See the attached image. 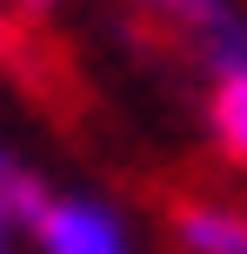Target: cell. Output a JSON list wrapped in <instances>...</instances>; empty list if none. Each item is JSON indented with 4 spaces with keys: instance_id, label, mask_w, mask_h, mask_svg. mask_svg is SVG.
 <instances>
[{
    "instance_id": "cell-1",
    "label": "cell",
    "mask_w": 247,
    "mask_h": 254,
    "mask_svg": "<svg viewBox=\"0 0 247 254\" xmlns=\"http://www.w3.org/2000/svg\"><path fill=\"white\" fill-rule=\"evenodd\" d=\"M167 40H181L194 61L214 67V80L247 74V13L234 0H134Z\"/></svg>"
},
{
    "instance_id": "cell-2",
    "label": "cell",
    "mask_w": 247,
    "mask_h": 254,
    "mask_svg": "<svg viewBox=\"0 0 247 254\" xmlns=\"http://www.w3.org/2000/svg\"><path fill=\"white\" fill-rule=\"evenodd\" d=\"M34 241H40V254H134L120 214L107 201H87V194H47Z\"/></svg>"
},
{
    "instance_id": "cell-3",
    "label": "cell",
    "mask_w": 247,
    "mask_h": 254,
    "mask_svg": "<svg viewBox=\"0 0 247 254\" xmlns=\"http://www.w3.org/2000/svg\"><path fill=\"white\" fill-rule=\"evenodd\" d=\"M167 228L181 254H247V214L227 201H207V194H181L167 207Z\"/></svg>"
},
{
    "instance_id": "cell-4",
    "label": "cell",
    "mask_w": 247,
    "mask_h": 254,
    "mask_svg": "<svg viewBox=\"0 0 247 254\" xmlns=\"http://www.w3.org/2000/svg\"><path fill=\"white\" fill-rule=\"evenodd\" d=\"M40 207H47L40 174H34V167H20L7 147H0V228H7V234H34Z\"/></svg>"
},
{
    "instance_id": "cell-5",
    "label": "cell",
    "mask_w": 247,
    "mask_h": 254,
    "mask_svg": "<svg viewBox=\"0 0 247 254\" xmlns=\"http://www.w3.org/2000/svg\"><path fill=\"white\" fill-rule=\"evenodd\" d=\"M207 127L221 140V154L234 167H247V74L214 80V101H207Z\"/></svg>"
},
{
    "instance_id": "cell-6",
    "label": "cell",
    "mask_w": 247,
    "mask_h": 254,
    "mask_svg": "<svg viewBox=\"0 0 247 254\" xmlns=\"http://www.w3.org/2000/svg\"><path fill=\"white\" fill-rule=\"evenodd\" d=\"M13 7H20V13H47L53 0H13Z\"/></svg>"
},
{
    "instance_id": "cell-7",
    "label": "cell",
    "mask_w": 247,
    "mask_h": 254,
    "mask_svg": "<svg viewBox=\"0 0 247 254\" xmlns=\"http://www.w3.org/2000/svg\"><path fill=\"white\" fill-rule=\"evenodd\" d=\"M0 254H13V234H7V228H0Z\"/></svg>"
}]
</instances>
